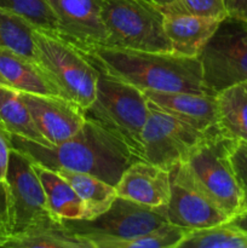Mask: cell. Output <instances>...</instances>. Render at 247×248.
Instances as JSON below:
<instances>
[{"instance_id": "obj_20", "label": "cell", "mask_w": 247, "mask_h": 248, "mask_svg": "<svg viewBox=\"0 0 247 248\" xmlns=\"http://www.w3.org/2000/svg\"><path fill=\"white\" fill-rule=\"evenodd\" d=\"M218 130L227 137L247 142V81L217 93Z\"/></svg>"}, {"instance_id": "obj_14", "label": "cell", "mask_w": 247, "mask_h": 248, "mask_svg": "<svg viewBox=\"0 0 247 248\" xmlns=\"http://www.w3.org/2000/svg\"><path fill=\"white\" fill-rule=\"evenodd\" d=\"M119 198L150 207H164L171 195V172L145 160H136L115 186Z\"/></svg>"}, {"instance_id": "obj_33", "label": "cell", "mask_w": 247, "mask_h": 248, "mask_svg": "<svg viewBox=\"0 0 247 248\" xmlns=\"http://www.w3.org/2000/svg\"><path fill=\"white\" fill-rule=\"evenodd\" d=\"M148 1L153 2V4L156 5V6H162V5H166L169 4V2H171L172 0H148Z\"/></svg>"}, {"instance_id": "obj_29", "label": "cell", "mask_w": 247, "mask_h": 248, "mask_svg": "<svg viewBox=\"0 0 247 248\" xmlns=\"http://www.w3.org/2000/svg\"><path fill=\"white\" fill-rule=\"evenodd\" d=\"M10 235H11V216H10L9 186L6 181H0V240L2 244Z\"/></svg>"}, {"instance_id": "obj_35", "label": "cell", "mask_w": 247, "mask_h": 248, "mask_svg": "<svg viewBox=\"0 0 247 248\" xmlns=\"http://www.w3.org/2000/svg\"><path fill=\"white\" fill-rule=\"evenodd\" d=\"M1 244H2V241H1V240H0V247H1Z\"/></svg>"}, {"instance_id": "obj_22", "label": "cell", "mask_w": 247, "mask_h": 248, "mask_svg": "<svg viewBox=\"0 0 247 248\" xmlns=\"http://www.w3.org/2000/svg\"><path fill=\"white\" fill-rule=\"evenodd\" d=\"M0 124L10 133L44 145H50L36 127L28 108L17 90L0 84Z\"/></svg>"}, {"instance_id": "obj_36", "label": "cell", "mask_w": 247, "mask_h": 248, "mask_svg": "<svg viewBox=\"0 0 247 248\" xmlns=\"http://www.w3.org/2000/svg\"><path fill=\"white\" fill-rule=\"evenodd\" d=\"M245 211H247V206H246V210H245Z\"/></svg>"}, {"instance_id": "obj_16", "label": "cell", "mask_w": 247, "mask_h": 248, "mask_svg": "<svg viewBox=\"0 0 247 248\" xmlns=\"http://www.w3.org/2000/svg\"><path fill=\"white\" fill-rule=\"evenodd\" d=\"M0 74L10 87L19 92L63 97L61 90L38 61L10 48H0Z\"/></svg>"}, {"instance_id": "obj_23", "label": "cell", "mask_w": 247, "mask_h": 248, "mask_svg": "<svg viewBox=\"0 0 247 248\" xmlns=\"http://www.w3.org/2000/svg\"><path fill=\"white\" fill-rule=\"evenodd\" d=\"M31 22L15 12L0 10V48H10L36 61L34 31Z\"/></svg>"}, {"instance_id": "obj_26", "label": "cell", "mask_w": 247, "mask_h": 248, "mask_svg": "<svg viewBox=\"0 0 247 248\" xmlns=\"http://www.w3.org/2000/svg\"><path fill=\"white\" fill-rule=\"evenodd\" d=\"M0 10L21 15L38 28L58 33L57 18L47 0H0Z\"/></svg>"}, {"instance_id": "obj_21", "label": "cell", "mask_w": 247, "mask_h": 248, "mask_svg": "<svg viewBox=\"0 0 247 248\" xmlns=\"http://www.w3.org/2000/svg\"><path fill=\"white\" fill-rule=\"evenodd\" d=\"M56 172L73 186L75 193L85 203L87 217L84 220L92 219L106 212L118 198L115 186L107 183L98 177L68 170H58Z\"/></svg>"}, {"instance_id": "obj_10", "label": "cell", "mask_w": 247, "mask_h": 248, "mask_svg": "<svg viewBox=\"0 0 247 248\" xmlns=\"http://www.w3.org/2000/svg\"><path fill=\"white\" fill-rule=\"evenodd\" d=\"M5 181L9 186L11 235L23 232L38 224L57 220L48 210L33 162L14 148L10 152Z\"/></svg>"}, {"instance_id": "obj_18", "label": "cell", "mask_w": 247, "mask_h": 248, "mask_svg": "<svg viewBox=\"0 0 247 248\" xmlns=\"http://www.w3.org/2000/svg\"><path fill=\"white\" fill-rule=\"evenodd\" d=\"M33 167L43 186L48 210L56 219L60 222L86 219L85 203L58 172L35 162Z\"/></svg>"}, {"instance_id": "obj_3", "label": "cell", "mask_w": 247, "mask_h": 248, "mask_svg": "<svg viewBox=\"0 0 247 248\" xmlns=\"http://www.w3.org/2000/svg\"><path fill=\"white\" fill-rule=\"evenodd\" d=\"M235 140L219 130L208 132L177 169L232 219L244 212L245 198L235 176L230 150Z\"/></svg>"}, {"instance_id": "obj_19", "label": "cell", "mask_w": 247, "mask_h": 248, "mask_svg": "<svg viewBox=\"0 0 247 248\" xmlns=\"http://www.w3.org/2000/svg\"><path fill=\"white\" fill-rule=\"evenodd\" d=\"M1 247L9 248H94L86 239L70 232L63 222H46L11 235Z\"/></svg>"}, {"instance_id": "obj_15", "label": "cell", "mask_w": 247, "mask_h": 248, "mask_svg": "<svg viewBox=\"0 0 247 248\" xmlns=\"http://www.w3.org/2000/svg\"><path fill=\"white\" fill-rule=\"evenodd\" d=\"M143 92L150 103L200 132L218 130L217 94L188 91Z\"/></svg>"}, {"instance_id": "obj_32", "label": "cell", "mask_w": 247, "mask_h": 248, "mask_svg": "<svg viewBox=\"0 0 247 248\" xmlns=\"http://www.w3.org/2000/svg\"><path fill=\"white\" fill-rule=\"evenodd\" d=\"M229 223H232L234 227H236L237 229H240L241 232H246L247 234V211H244V212L234 216V217L229 220Z\"/></svg>"}, {"instance_id": "obj_5", "label": "cell", "mask_w": 247, "mask_h": 248, "mask_svg": "<svg viewBox=\"0 0 247 248\" xmlns=\"http://www.w3.org/2000/svg\"><path fill=\"white\" fill-rule=\"evenodd\" d=\"M36 61L55 81L63 97L82 110L94 101L99 70L84 51L56 31H34Z\"/></svg>"}, {"instance_id": "obj_25", "label": "cell", "mask_w": 247, "mask_h": 248, "mask_svg": "<svg viewBox=\"0 0 247 248\" xmlns=\"http://www.w3.org/2000/svg\"><path fill=\"white\" fill-rule=\"evenodd\" d=\"M186 232L183 228L166 223L133 239L109 242L103 248H178Z\"/></svg>"}, {"instance_id": "obj_8", "label": "cell", "mask_w": 247, "mask_h": 248, "mask_svg": "<svg viewBox=\"0 0 247 248\" xmlns=\"http://www.w3.org/2000/svg\"><path fill=\"white\" fill-rule=\"evenodd\" d=\"M63 223L70 232L89 240L94 248H103L109 242L133 239L169 222L161 207L140 205L118 196L106 212L92 219Z\"/></svg>"}, {"instance_id": "obj_11", "label": "cell", "mask_w": 247, "mask_h": 248, "mask_svg": "<svg viewBox=\"0 0 247 248\" xmlns=\"http://www.w3.org/2000/svg\"><path fill=\"white\" fill-rule=\"evenodd\" d=\"M162 212L167 222L188 230L223 224L230 217L206 194L199 190L177 167L171 170V195Z\"/></svg>"}, {"instance_id": "obj_24", "label": "cell", "mask_w": 247, "mask_h": 248, "mask_svg": "<svg viewBox=\"0 0 247 248\" xmlns=\"http://www.w3.org/2000/svg\"><path fill=\"white\" fill-rule=\"evenodd\" d=\"M178 248H247V234L232 223L190 230Z\"/></svg>"}, {"instance_id": "obj_34", "label": "cell", "mask_w": 247, "mask_h": 248, "mask_svg": "<svg viewBox=\"0 0 247 248\" xmlns=\"http://www.w3.org/2000/svg\"><path fill=\"white\" fill-rule=\"evenodd\" d=\"M0 84H1V85H7V82L5 81L4 78L1 77V74H0ZM7 86H9V85H7Z\"/></svg>"}, {"instance_id": "obj_30", "label": "cell", "mask_w": 247, "mask_h": 248, "mask_svg": "<svg viewBox=\"0 0 247 248\" xmlns=\"http://www.w3.org/2000/svg\"><path fill=\"white\" fill-rule=\"evenodd\" d=\"M10 132L0 124V181L6 178L7 166H9L10 152H11Z\"/></svg>"}, {"instance_id": "obj_17", "label": "cell", "mask_w": 247, "mask_h": 248, "mask_svg": "<svg viewBox=\"0 0 247 248\" xmlns=\"http://www.w3.org/2000/svg\"><path fill=\"white\" fill-rule=\"evenodd\" d=\"M222 21L191 15L164 14V31L172 53L198 58Z\"/></svg>"}, {"instance_id": "obj_4", "label": "cell", "mask_w": 247, "mask_h": 248, "mask_svg": "<svg viewBox=\"0 0 247 248\" xmlns=\"http://www.w3.org/2000/svg\"><path fill=\"white\" fill-rule=\"evenodd\" d=\"M84 114L86 120L103 127L142 159V131L149 114V102L142 90L99 70L96 97Z\"/></svg>"}, {"instance_id": "obj_27", "label": "cell", "mask_w": 247, "mask_h": 248, "mask_svg": "<svg viewBox=\"0 0 247 248\" xmlns=\"http://www.w3.org/2000/svg\"><path fill=\"white\" fill-rule=\"evenodd\" d=\"M162 14L191 15L199 17L224 19L228 17L223 0H172L162 6H157Z\"/></svg>"}, {"instance_id": "obj_7", "label": "cell", "mask_w": 247, "mask_h": 248, "mask_svg": "<svg viewBox=\"0 0 247 248\" xmlns=\"http://www.w3.org/2000/svg\"><path fill=\"white\" fill-rule=\"evenodd\" d=\"M198 58L203 84L212 94L247 81V21L223 19Z\"/></svg>"}, {"instance_id": "obj_2", "label": "cell", "mask_w": 247, "mask_h": 248, "mask_svg": "<svg viewBox=\"0 0 247 248\" xmlns=\"http://www.w3.org/2000/svg\"><path fill=\"white\" fill-rule=\"evenodd\" d=\"M81 50L97 69L142 91L211 93L203 84L199 58L104 45Z\"/></svg>"}, {"instance_id": "obj_9", "label": "cell", "mask_w": 247, "mask_h": 248, "mask_svg": "<svg viewBox=\"0 0 247 248\" xmlns=\"http://www.w3.org/2000/svg\"><path fill=\"white\" fill-rule=\"evenodd\" d=\"M206 135L149 102L142 131V159L171 172Z\"/></svg>"}, {"instance_id": "obj_13", "label": "cell", "mask_w": 247, "mask_h": 248, "mask_svg": "<svg viewBox=\"0 0 247 248\" xmlns=\"http://www.w3.org/2000/svg\"><path fill=\"white\" fill-rule=\"evenodd\" d=\"M19 93L36 127L50 145L69 140L86 121L84 110L67 98L24 92Z\"/></svg>"}, {"instance_id": "obj_6", "label": "cell", "mask_w": 247, "mask_h": 248, "mask_svg": "<svg viewBox=\"0 0 247 248\" xmlns=\"http://www.w3.org/2000/svg\"><path fill=\"white\" fill-rule=\"evenodd\" d=\"M104 46L172 52L164 31V14L148 0H103Z\"/></svg>"}, {"instance_id": "obj_28", "label": "cell", "mask_w": 247, "mask_h": 248, "mask_svg": "<svg viewBox=\"0 0 247 248\" xmlns=\"http://www.w3.org/2000/svg\"><path fill=\"white\" fill-rule=\"evenodd\" d=\"M230 160L237 182L242 189L245 207L247 206V142L235 140L230 150Z\"/></svg>"}, {"instance_id": "obj_12", "label": "cell", "mask_w": 247, "mask_h": 248, "mask_svg": "<svg viewBox=\"0 0 247 248\" xmlns=\"http://www.w3.org/2000/svg\"><path fill=\"white\" fill-rule=\"evenodd\" d=\"M57 18L58 34L80 48L104 45L103 0H47Z\"/></svg>"}, {"instance_id": "obj_31", "label": "cell", "mask_w": 247, "mask_h": 248, "mask_svg": "<svg viewBox=\"0 0 247 248\" xmlns=\"http://www.w3.org/2000/svg\"><path fill=\"white\" fill-rule=\"evenodd\" d=\"M228 17L247 21V0H223Z\"/></svg>"}, {"instance_id": "obj_1", "label": "cell", "mask_w": 247, "mask_h": 248, "mask_svg": "<svg viewBox=\"0 0 247 248\" xmlns=\"http://www.w3.org/2000/svg\"><path fill=\"white\" fill-rule=\"evenodd\" d=\"M11 147L31 162L47 169L82 172L116 186L121 174L139 160L127 145L97 124L86 120L73 137L56 145H44L10 133Z\"/></svg>"}]
</instances>
